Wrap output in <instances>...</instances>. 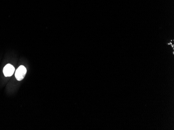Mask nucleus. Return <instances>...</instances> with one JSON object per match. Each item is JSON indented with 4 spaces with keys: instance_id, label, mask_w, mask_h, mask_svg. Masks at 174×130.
I'll return each instance as SVG.
<instances>
[{
    "instance_id": "1",
    "label": "nucleus",
    "mask_w": 174,
    "mask_h": 130,
    "mask_svg": "<svg viewBox=\"0 0 174 130\" xmlns=\"http://www.w3.org/2000/svg\"><path fill=\"white\" fill-rule=\"evenodd\" d=\"M27 73V69L23 65L20 66L16 70L15 72V77L17 80L18 81H21L23 80L24 77H25L26 74Z\"/></svg>"
},
{
    "instance_id": "2",
    "label": "nucleus",
    "mask_w": 174,
    "mask_h": 130,
    "mask_svg": "<svg viewBox=\"0 0 174 130\" xmlns=\"http://www.w3.org/2000/svg\"><path fill=\"white\" fill-rule=\"evenodd\" d=\"M15 68L10 64H8L3 68L4 75L5 77L11 76L14 73Z\"/></svg>"
}]
</instances>
